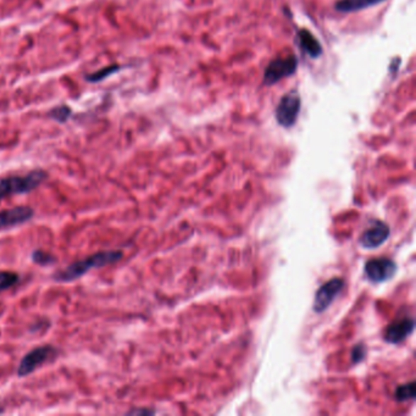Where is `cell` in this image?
<instances>
[{
  "label": "cell",
  "instance_id": "1",
  "mask_svg": "<svg viewBox=\"0 0 416 416\" xmlns=\"http://www.w3.org/2000/svg\"><path fill=\"white\" fill-rule=\"evenodd\" d=\"M123 250H106V252L96 253V254L91 255V257H87L84 260H79V262L71 264V265L66 266L65 269H62L60 271L55 272L53 275V279L57 282L75 281L79 277L84 276L92 269H99V267L118 263L123 259Z\"/></svg>",
  "mask_w": 416,
  "mask_h": 416
},
{
  "label": "cell",
  "instance_id": "2",
  "mask_svg": "<svg viewBox=\"0 0 416 416\" xmlns=\"http://www.w3.org/2000/svg\"><path fill=\"white\" fill-rule=\"evenodd\" d=\"M48 179V174L43 170L32 171L25 176H9L0 181V202L4 198L16 194H26L38 189L44 181Z\"/></svg>",
  "mask_w": 416,
  "mask_h": 416
},
{
  "label": "cell",
  "instance_id": "3",
  "mask_svg": "<svg viewBox=\"0 0 416 416\" xmlns=\"http://www.w3.org/2000/svg\"><path fill=\"white\" fill-rule=\"evenodd\" d=\"M302 106V99L299 96L298 91H291L286 93L285 96L281 98L280 103L277 104L275 116L277 123L282 128H292L298 120L299 111Z\"/></svg>",
  "mask_w": 416,
  "mask_h": 416
},
{
  "label": "cell",
  "instance_id": "4",
  "mask_svg": "<svg viewBox=\"0 0 416 416\" xmlns=\"http://www.w3.org/2000/svg\"><path fill=\"white\" fill-rule=\"evenodd\" d=\"M298 67V59L296 55L279 57L272 60L264 72V84L274 86L283 79L294 75Z\"/></svg>",
  "mask_w": 416,
  "mask_h": 416
},
{
  "label": "cell",
  "instance_id": "5",
  "mask_svg": "<svg viewBox=\"0 0 416 416\" xmlns=\"http://www.w3.org/2000/svg\"><path fill=\"white\" fill-rule=\"evenodd\" d=\"M57 354L59 352L53 346L37 347L23 356V359L18 365V377H26L30 373H35L37 369L48 363L49 360L57 358Z\"/></svg>",
  "mask_w": 416,
  "mask_h": 416
},
{
  "label": "cell",
  "instance_id": "6",
  "mask_svg": "<svg viewBox=\"0 0 416 416\" xmlns=\"http://www.w3.org/2000/svg\"><path fill=\"white\" fill-rule=\"evenodd\" d=\"M397 265L390 259H373L365 264V274L373 282H385L395 276Z\"/></svg>",
  "mask_w": 416,
  "mask_h": 416
},
{
  "label": "cell",
  "instance_id": "7",
  "mask_svg": "<svg viewBox=\"0 0 416 416\" xmlns=\"http://www.w3.org/2000/svg\"><path fill=\"white\" fill-rule=\"evenodd\" d=\"M343 287H344V281L342 279H332L329 282H326L325 285L321 286L315 294L314 310L316 313H322L326 310Z\"/></svg>",
  "mask_w": 416,
  "mask_h": 416
},
{
  "label": "cell",
  "instance_id": "8",
  "mask_svg": "<svg viewBox=\"0 0 416 416\" xmlns=\"http://www.w3.org/2000/svg\"><path fill=\"white\" fill-rule=\"evenodd\" d=\"M390 237V227L382 221H373V226L368 228L360 237V246L365 249H375L381 247Z\"/></svg>",
  "mask_w": 416,
  "mask_h": 416
},
{
  "label": "cell",
  "instance_id": "9",
  "mask_svg": "<svg viewBox=\"0 0 416 416\" xmlns=\"http://www.w3.org/2000/svg\"><path fill=\"white\" fill-rule=\"evenodd\" d=\"M35 211L30 206H15L0 213V230L25 224L33 218Z\"/></svg>",
  "mask_w": 416,
  "mask_h": 416
},
{
  "label": "cell",
  "instance_id": "10",
  "mask_svg": "<svg viewBox=\"0 0 416 416\" xmlns=\"http://www.w3.org/2000/svg\"><path fill=\"white\" fill-rule=\"evenodd\" d=\"M415 322L412 319H403V320L395 321L390 324L385 332V339L388 343L397 344L407 339L414 332Z\"/></svg>",
  "mask_w": 416,
  "mask_h": 416
},
{
  "label": "cell",
  "instance_id": "11",
  "mask_svg": "<svg viewBox=\"0 0 416 416\" xmlns=\"http://www.w3.org/2000/svg\"><path fill=\"white\" fill-rule=\"evenodd\" d=\"M298 44L304 53H307L313 59H317L322 54L320 42L316 40L315 35L308 30L298 31Z\"/></svg>",
  "mask_w": 416,
  "mask_h": 416
},
{
  "label": "cell",
  "instance_id": "12",
  "mask_svg": "<svg viewBox=\"0 0 416 416\" xmlns=\"http://www.w3.org/2000/svg\"><path fill=\"white\" fill-rule=\"evenodd\" d=\"M383 1L385 0H339L336 3L335 8L339 13H355V11L381 4Z\"/></svg>",
  "mask_w": 416,
  "mask_h": 416
},
{
  "label": "cell",
  "instance_id": "13",
  "mask_svg": "<svg viewBox=\"0 0 416 416\" xmlns=\"http://www.w3.org/2000/svg\"><path fill=\"white\" fill-rule=\"evenodd\" d=\"M20 282V276L16 272L0 271V292L11 288Z\"/></svg>",
  "mask_w": 416,
  "mask_h": 416
},
{
  "label": "cell",
  "instance_id": "14",
  "mask_svg": "<svg viewBox=\"0 0 416 416\" xmlns=\"http://www.w3.org/2000/svg\"><path fill=\"white\" fill-rule=\"evenodd\" d=\"M395 398L399 402H405V400H410L415 397V383L410 382L407 385L399 386L397 390H395Z\"/></svg>",
  "mask_w": 416,
  "mask_h": 416
},
{
  "label": "cell",
  "instance_id": "15",
  "mask_svg": "<svg viewBox=\"0 0 416 416\" xmlns=\"http://www.w3.org/2000/svg\"><path fill=\"white\" fill-rule=\"evenodd\" d=\"M32 260H33L35 264L42 265V266H47V265H50V264H54L57 262V259L54 258L53 255L49 254L47 252L40 249L35 250V252L32 253Z\"/></svg>",
  "mask_w": 416,
  "mask_h": 416
},
{
  "label": "cell",
  "instance_id": "16",
  "mask_svg": "<svg viewBox=\"0 0 416 416\" xmlns=\"http://www.w3.org/2000/svg\"><path fill=\"white\" fill-rule=\"evenodd\" d=\"M118 70H120V66H108L106 69L99 70L98 72H94L92 75L86 76V79H87V81H89V82H99L101 79H106L108 76L113 75V74H115V72Z\"/></svg>",
  "mask_w": 416,
  "mask_h": 416
},
{
  "label": "cell",
  "instance_id": "17",
  "mask_svg": "<svg viewBox=\"0 0 416 416\" xmlns=\"http://www.w3.org/2000/svg\"><path fill=\"white\" fill-rule=\"evenodd\" d=\"M71 110L67 106H59L50 113V116L57 120L59 123H65L67 121V118H70Z\"/></svg>",
  "mask_w": 416,
  "mask_h": 416
},
{
  "label": "cell",
  "instance_id": "18",
  "mask_svg": "<svg viewBox=\"0 0 416 416\" xmlns=\"http://www.w3.org/2000/svg\"><path fill=\"white\" fill-rule=\"evenodd\" d=\"M365 353H366V352L364 349L363 346L355 347L354 351H353V355H352V356H353V361H354V363H359L360 360L364 359Z\"/></svg>",
  "mask_w": 416,
  "mask_h": 416
},
{
  "label": "cell",
  "instance_id": "19",
  "mask_svg": "<svg viewBox=\"0 0 416 416\" xmlns=\"http://www.w3.org/2000/svg\"><path fill=\"white\" fill-rule=\"evenodd\" d=\"M154 412H150V410H132L128 414H152Z\"/></svg>",
  "mask_w": 416,
  "mask_h": 416
}]
</instances>
